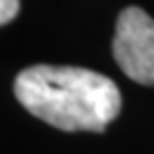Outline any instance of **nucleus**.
<instances>
[{
  "mask_svg": "<svg viewBox=\"0 0 154 154\" xmlns=\"http://www.w3.org/2000/svg\"><path fill=\"white\" fill-rule=\"evenodd\" d=\"M19 11V0H0V26L9 24Z\"/></svg>",
  "mask_w": 154,
  "mask_h": 154,
  "instance_id": "obj_3",
  "label": "nucleus"
},
{
  "mask_svg": "<svg viewBox=\"0 0 154 154\" xmlns=\"http://www.w3.org/2000/svg\"><path fill=\"white\" fill-rule=\"evenodd\" d=\"M15 96L32 116L60 131L101 133L120 113V90L82 66L36 64L15 77Z\"/></svg>",
  "mask_w": 154,
  "mask_h": 154,
  "instance_id": "obj_1",
  "label": "nucleus"
},
{
  "mask_svg": "<svg viewBox=\"0 0 154 154\" xmlns=\"http://www.w3.org/2000/svg\"><path fill=\"white\" fill-rule=\"evenodd\" d=\"M113 58L133 82L154 86V19L139 7H128L116 22Z\"/></svg>",
  "mask_w": 154,
  "mask_h": 154,
  "instance_id": "obj_2",
  "label": "nucleus"
}]
</instances>
